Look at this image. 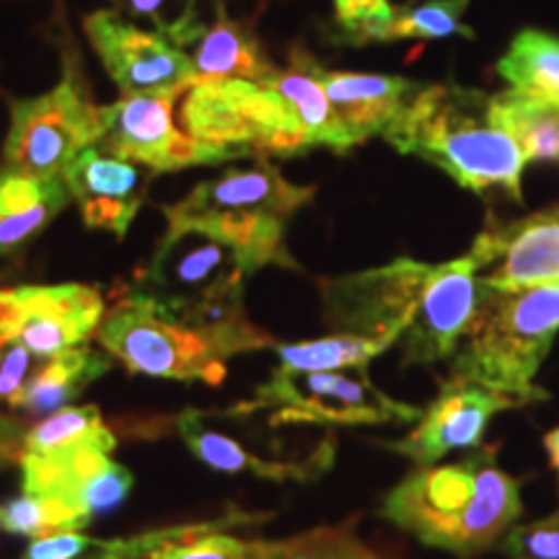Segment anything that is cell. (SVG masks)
Returning a JSON list of instances; mask_svg holds the SVG:
<instances>
[{
  "label": "cell",
  "mask_w": 559,
  "mask_h": 559,
  "mask_svg": "<svg viewBox=\"0 0 559 559\" xmlns=\"http://www.w3.org/2000/svg\"><path fill=\"white\" fill-rule=\"evenodd\" d=\"M383 519L425 547L472 559L492 549L523 513L521 481L498 464V445L445 466H417L383 498Z\"/></svg>",
  "instance_id": "6da1fadb"
},
{
  "label": "cell",
  "mask_w": 559,
  "mask_h": 559,
  "mask_svg": "<svg viewBox=\"0 0 559 559\" xmlns=\"http://www.w3.org/2000/svg\"><path fill=\"white\" fill-rule=\"evenodd\" d=\"M383 138L400 153L440 166L466 190H500L523 202L526 158L515 140L495 124L489 96L477 88L456 83L423 86Z\"/></svg>",
  "instance_id": "7a4b0ae2"
},
{
  "label": "cell",
  "mask_w": 559,
  "mask_h": 559,
  "mask_svg": "<svg viewBox=\"0 0 559 559\" xmlns=\"http://www.w3.org/2000/svg\"><path fill=\"white\" fill-rule=\"evenodd\" d=\"M557 334L559 283L523 290L479 285L477 311L449 376L500 391L521 404L544 402L549 394L536 386V373Z\"/></svg>",
  "instance_id": "3957f363"
},
{
  "label": "cell",
  "mask_w": 559,
  "mask_h": 559,
  "mask_svg": "<svg viewBox=\"0 0 559 559\" xmlns=\"http://www.w3.org/2000/svg\"><path fill=\"white\" fill-rule=\"evenodd\" d=\"M254 272L249 257L221 236L169 223L153 257L124 293L148 300L185 324L228 330L249 324L243 288Z\"/></svg>",
  "instance_id": "277c9868"
},
{
  "label": "cell",
  "mask_w": 559,
  "mask_h": 559,
  "mask_svg": "<svg viewBox=\"0 0 559 559\" xmlns=\"http://www.w3.org/2000/svg\"><path fill=\"white\" fill-rule=\"evenodd\" d=\"M96 337L130 373L202 381L210 386L226 381L234 355L275 345V340L251 321L228 330L192 326L128 293L102 319Z\"/></svg>",
  "instance_id": "5b68a950"
},
{
  "label": "cell",
  "mask_w": 559,
  "mask_h": 559,
  "mask_svg": "<svg viewBox=\"0 0 559 559\" xmlns=\"http://www.w3.org/2000/svg\"><path fill=\"white\" fill-rule=\"evenodd\" d=\"M190 138L230 158H285L309 151L275 91L257 81H200L181 102Z\"/></svg>",
  "instance_id": "8992f818"
},
{
  "label": "cell",
  "mask_w": 559,
  "mask_h": 559,
  "mask_svg": "<svg viewBox=\"0 0 559 559\" xmlns=\"http://www.w3.org/2000/svg\"><path fill=\"white\" fill-rule=\"evenodd\" d=\"M257 409H275L272 423H321V425H386L415 423L423 409L391 400L368 379L366 368H347V373H288L275 370L267 383L257 389L251 402L234 412L249 415Z\"/></svg>",
  "instance_id": "52a82bcc"
},
{
  "label": "cell",
  "mask_w": 559,
  "mask_h": 559,
  "mask_svg": "<svg viewBox=\"0 0 559 559\" xmlns=\"http://www.w3.org/2000/svg\"><path fill=\"white\" fill-rule=\"evenodd\" d=\"M99 132V107L91 104L86 86L68 70L47 94L11 102L5 166L26 177H58L83 148L96 145Z\"/></svg>",
  "instance_id": "ba28073f"
},
{
  "label": "cell",
  "mask_w": 559,
  "mask_h": 559,
  "mask_svg": "<svg viewBox=\"0 0 559 559\" xmlns=\"http://www.w3.org/2000/svg\"><path fill=\"white\" fill-rule=\"evenodd\" d=\"M432 270L436 264L396 260L386 267L319 280L326 321L342 334H362L394 345L415 321Z\"/></svg>",
  "instance_id": "9c48e42d"
},
{
  "label": "cell",
  "mask_w": 559,
  "mask_h": 559,
  "mask_svg": "<svg viewBox=\"0 0 559 559\" xmlns=\"http://www.w3.org/2000/svg\"><path fill=\"white\" fill-rule=\"evenodd\" d=\"M179 96L185 94L177 91L122 94L109 107H99L102 132L96 148L156 174L226 160L223 153L207 148L177 128L174 104Z\"/></svg>",
  "instance_id": "30bf717a"
},
{
  "label": "cell",
  "mask_w": 559,
  "mask_h": 559,
  "mask_svg": "<svg viewBox=\"0 0 559 559\" xmlns=\"http://www.w3.org/2000/svg\"><path fill=\"white\" fill-rule=\"evenodd\" d=\"M104 298L94 285H21L0 290V342L55 358L99 330Z\"/></svg>",
  "instance_id": "8fae6325"
},
{
  "label": "cell",
  "mask_w": 559,
  "mask_h": 559,
  "mask_svg": "<svg viewBox=\"0 0 559 559\" xmlns=\"http://www.w3.org/2000/svg\"><path fill=\"white\" fill-rule=\"evenodd\" d=\"M83 32L122 94H187L198 83L190 55L160 34L132 24L122 13H88Z\"/></svg>",
  "instance_id": "7c38bea8"
},
{
  "label": "cell",
  "mask_w": 559,
  "mask_h": 559,
  "mask_svg": "<svg viewBox=\"0 0 559 559\" xmlns=\"http://www.w3.org/2000/svg\"><path fill=\"white\" fill-rule=\"evenodd\" d=\"M99 443H73L47 453H21L24 495L60 500L83 519L120 508L132 489V474L109 459Z\"/></svg>",
  "instance_id": "4fadbf2b"
},
{
  "label": "cell",
  "mask_w": 559,
  "mask_h": 559,
  "mask_svg": "<svg viewBox=\"0 0 559 559\" xmlns=\"http://www.w3.org/2000/svg\"><path fill=\"white\" fill-rule=\"evenodd\" d=\"M479 285L495 290H523L559 283V205L521 221H487L472 247Z\"/></svg>",
  "instance_id": "5bb4252c"
},
{
  "label": "cell",
  "mask_w": 559,
  "mask_h": 559,
  "mask_svg": "<svg viewBox=\"0 0 559 559\" xmlns=\"http://www.w3.org/2000/svg\"><path fill=\"white\" fill-rule=\"evenodd\" d=\"M513 407L523 404L500 391L449 376L440 381L436 402L417 417V428L381 445L412 459L417 466H430L456 449H479L489 419Z\"/></svg>",
  "instance_id": "9a60e30c"
},
{
  "label": "cell",
  "mask_w": 559,
  "mask_h": 559,
  "mask_svg": "<svg viewBox=\"0 0 559 559\" xmlns=\"http://www.w3.org/2000/svg\"><path fill=\"white\" fill-rule=\"evenodd\" d=\"M479 304V267L472 254L436 264L423 304L402 334L404 366H430L456 353Z\"/></svg>",
  "instance_id": "2e32d148"
},
{
  "label": "cell",
  "mask_w": 559,
  "mask_h": 559,
  "mask_svg": "<svg viewBox=\"0 0 559 559\" xmlns=\"http://www.w3.org/2000/svg\"><path fill=\"white\" fill-rule=\"evenodd\" d=\"M156 171L88 145L62 169L70 198L79 202L81 218L91 230L124 239L143 207Z\"/></svg>",
  "instance_id": "e0dca14e"
},
{
  "label": "cell",
  "mask_w": 559,
  "mask_h": 559,
  "mask_svg": "<svg viewBox=\"0 0 559 559\" xmlns=\"http://www.w3.org/2000/svg\"><path fill=\"white\" fill-rule=\"evenodd\" d=\"M317 187L293 185L270 160H257L247 169H226L221 177L200 181L177 205L160 207V213H264L290 221L300 207L309 205Z\"/></svg>",
  "instance_id": "ac0fdd59"
},
{
  "label": "cell",
  "mask_w": 559,
  "mask_h": 559,
  "mask_svg": "<svg viewBox=\"0 0 559 559\" xmlns=\"http://www.w3.org/2000/svg\"><path fill=\"white\" fill-rule=\"evenodd\" d=\"M324 70L326 68L304 45H293L288 66L275 68L267 79L257 83L275 91L293 117V122L298 124L309 148L324 145V148L345 153L355 143L345 124L340 122L337 111L330 104V96H326L324 81H321Z\"/></svg>",
  "instance_id": "d6986e66"
},
{
  "label": "cell",
  "mask_w": 559,
  "mask_h": 559,
  "mask_svg": "<svg viewBox=\"0 0 559 559\" xmlns=\"http://www.w3.org/2000/svg\"><path fill=\"white\" fill-rule=\"evenodd\" d=\"M324 91L355 145L370 135H386V130L404 115L419 94V83L400 75L342 73L324 70Z\"/></svg>",
  "instance_id": "ffe728a7"
},
{
  "label": "cell",
  "mask_w": 559,
  "mask_h": 559,
  "mask_svg": "<svg viewBox=\"0 0 559 559\" xmlns=\"http://www.w3.org/2000/svg\"><path fill=\"white\" fill-rule=\"evenodd\" d=\"M179 436L194 456L210 469L226 474H254L270 481H311L334 464V440H324L309 459L275 461L243 449L239 440L207 428L200 412L187 409L179 417Z\"/></svg>",
  "instance_id": "44dd1931"
},
{
  "label": "cell",
  "mask_w": 559,
  "mask_h": 559,
  "mask_svg": "<svg viewBox=\"0 0 559 559\" xmlns=\"http://www.w3.org/2000/svg\"><path fill=\"white\" fill-rule=\"evenodd\" d=\"M70 200L62 174L39 179L0 166V260L39 236Z\"/></svg>",
  "instance_id": "7402d4cb"
},
{
  "label": "cell",
  "mask_w": 559,
  "mask_h": 559,
  "mask_svg": "<svg viewBox=\"0 0 559 559\" xmlns=\"http://www.w3.org/2000/svg\"><path fill=\"white\" fill-rule=\"evenodd\" d=\"M194 79L200 81H262L275 70L249 21L230 19L226 0L215 3V19L192 50Z\"/></svg>",
  "instance_id": "603a6c76"
},
{
  "label": "cell",
  "mask_w": 559,
  "mask_h": 559,
  "mask_svg": "<svg viewBox=\"0 0 559 559\" xmlns=\"http://www.w3.org/2000/svg\"><path fill=\"white\" fill-rule=\"evenodd\" d=\"M109 366L111 362L107 358H102L86 345L66 349L50 358L32 381H26L13 407H21L34 417L52 415V412L68 407L83 389L107 373Z\"/></svg>",
  "instance_id": "cb8c5ba5"
},
{
  "label": "cell",
  "mask_w": 559,
  "mask_h": 559,
  "mask_svg": "<svg viewBox=\"0 0 559 559\" xmlns=\"http://www.w3.org/2000/svg\"><path fill=\"white\" fill-rule=\"evenodd\" d=\"M489 111L495 124L515 140L526 164H559V107L510 88L506 94L489 96Z\"/></svg>",
  "instance_id": "d4e9b609"
},
{
  "label": "cell",
  "mask_w": 559,
  "mask_h": 559,
  "mask_svg": "<svg viewBox=\"0 0 559 559\" xmlns=\"http://www.w3.org/2000/svg\"><path fill=\"white\" fill-rule=\"evenodd\" d=\"M500 75L531 99L559 107V39L526 29L513 39L506 58L498 62Z\"/></svg>",
  "instance_id": "484cf974"
},
{
  "label": "cell",
  "mask_w": 559,
  "mask_h": 559,
  "mask_svg": "<svg viewBox=\"0 0 559 559\" xmlns=\"http://www.w3.org/2000/svg\"><path fill=\"white\" fill-rule=\"evenodd\" d=\"M391 345L383 340L362 337V334H332L324 340L280 345V370L288 373H319V370L366 368L370 360L386 353Z\"/></svg>",
  "instance_id": "4316f807"
},
{
  "label": "cell",
  "mask_w": 559,
  "mask_h": 559,
  "mask_svg": "<svg viewBox=\"0 0 559 559\" xmlns=\"http://www.w3.org/2000/svg\"><path fill=\"white\" fill-rule=\"evenodd\" d=\"M111 3L117 5V13H122L132 24H145L181 50L198 45L207 29L202 21L207 0H111Z\"/></svg>",
  "instance_id": "83f0119b"
},
{
  "label": "cell",
  "mask_w": 559,
  "mask_h": 559,
  "mask_svg": "<svg viewBox=\"0 0 559 559\" xmlns=\"http://www.w3.org/2000/svg\"><path fill=\"white\" fill-rule=\"evenodd\" d=\"M73 443H99L115 451L117 440L115 432L104 425L102 412L91 404L88 407H62L29 430L21 453H47Z\"/></svg>",
  "instance_id": "f1b7e54d"
},
{
  "label": "cell",
  "mask_w": 559,
  "mask_h": 559,
  "mask_svg": "<svg viewBox=\"0 0 559 559\" xmlns=\"http://www.w3.org/2000/svg\"><path fill=\"white\" fill-rule=\"evenodd\" d=\"M355 523L321 526L283 542H262L260 559H381L355 534Z\"/></svg>",
  "instance_id": "f546056e"
},
{
  "label": "cell",
  "mask_w": 559,
  "mask_h": 559,
  "mask_svg": "<svg viewBox=\"0 0 559 559\" xmlns=\"http://www.w3.org/2000/svg\"><path fill=\"white\" fill-rule=\"evenodd\" d=\"M469 0H407L396 5L394 26H391V41L402 39H445L461 37L474 39V32L464 24V13Z\"/></svg>",
  "instance_id": "4dcf8cb0"
},
{
  "label": "cell",
  "mask_w": 559,
  "mask_h": 559,
  "mask_svg": "<svg viewBox=\"0 0 559 559\" xmlns=\"http://www.w3.org/2000/svg\"><path fill=\"white\" fill-rule=\"evenodd\" d=\"M88 521L73 508L62 506L60 500L50 498H13L0 506V528L9 534L29 536V539H45V536L68 534V531H81Z\"/></svg>",
  "instance_id": "1f68e13d"
},
{
  "label": "cell",
  "mask_w": 559,
  "mask_h": 559,
  "mask_svg": "<svg viewBox=\"0 0 559 559\" xmlns=\"http://www.w3.org/2000/svg\"><path fill=\"white\" fill-rule=\"evenodd\" d=\"M394 13L391 0H334V26L340 39L353 47L391 41Z\"/></svg>",
  "instance_id": "d6a6232c"
},
{
  "label": "cell",
  "mask_w": 559,
  "mask_h": 559,
  "mask_svg": "<svg viewBox=\"0 0 559 559\" xmlns=\"http://www.w3.org/2000/svg\"><path fill=\"white\" fill-rule=\"evenodd\" d=\"M262 542H243L228 534L198 536V539H187L169 544V547L158 549L151 559H260Z\"/></svg>",
  "instance_id": "836d02e7"
},
{
  "label": "cell",
  "mask_w": 559,
  "mask_h": 559,
  "mask_svg": "<svg viewBox=\"0 0 559 559\" xmlns=\"http://www.w3.org/2000/svg\"><path fill=\"white\" fill-rule=\"evenodd\" d=\"M508 559H559V513L534 523H519L502 536Z\"/></svg>",
  "instance_id": "e575fe53"
},
{
  "label": "cell",
  "mask_w": 559,
  "mask_h": 559,
  "mask_svg": "<svg viewBox=\"0 0 559 559\" xmlns=\"http://www.w3.org/2000/svg\"><path fill=\"white\" fill-rule=\"evenodd\" d=\"M32 353L21 345H11L9 355H5L3 366H0V400L16 404L21 389L26 386L24 379L29 373Z\"/></svg>",
  "instance_id": "d590c367"
},
{
  "label": "cell",
  "mask_w": 559,
  "mask_h": 559,
  "mask_svg": "<svg viewBox=\"0 0 559 559\" xmlns=\"http://www.w3.org/2000/svg\"><path fill=\"white\" fill-rule=\"evenodd\" d=\"M13 438H16V428H11L9 423H0V459L11 456Z\"/></svg>",
  "instance_id": "8d00e7d4"
},
{
  "label": "cell",
  "mask_w": 559,
  "mask_h": 559,
  "mask_svg": "<svg viewBox=\"0 0 559 559\" xmlns=\"http://www.w3.org/2000/svg\"><path fill=\"white\" fill-rule=\"evenodd\" d=\"M544 445H547L551 466H555V469H559V428L547 432V438H544Z\"/></svg>",
  "instance_id": "74e56055"
}]
</instances>
